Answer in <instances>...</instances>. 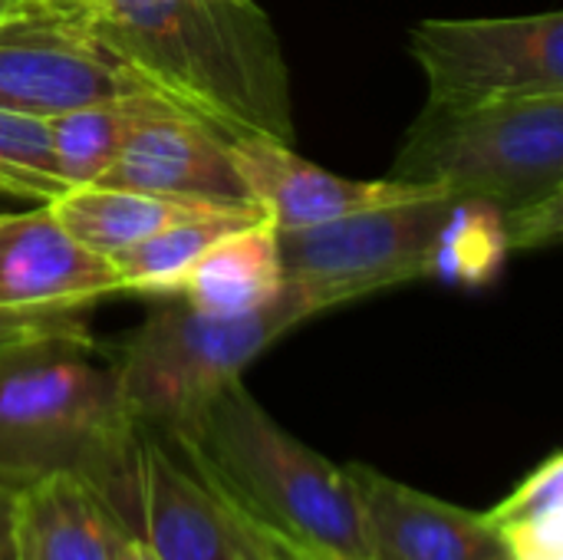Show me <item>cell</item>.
<instances>
[{
  "label": "cell",
  "mask_w": 563,
  "mask_h": 560,
  "mask_svg": "<svg viewBox=\"0 0 563 560\" xmlns=\"http://www.w3.org/2000/svg\"><path fill=\"white\" fill-rule=\"evenodd\" d=\"M99 185L185 201L254 205L234 165L231 139L181 109L145 119Z\"/></svg>",
  "instance_id": "cell-13"
},
{
  "label": "cell",
  "mask_w": 563,
  "mask_h": 560,
  "mask_svg": "<svg viewBox=\"0 0 563 560\" xmlns=\"http://www.w3.org/2000/svg\"><path fill=\"white\" fill-rule=\"evenodd\" d=\"M135 432L112 353H102L92 333L0 350V479L23 488L53 472H76L99 488Z\"/></svg>",
  "instance_id": "cell-3"
},
{
  "label": "cell",
  "mask_w": 563,
  "mask_h": 560,
  "mask_svg": "<svg viewBox=\"0 0 563 560\" xmlns=\"http://www.w3.org/2000/svg\"><path fill=\"white\" fill-rule=\"evenodd\" d=\"M284 560H290V558H287V554H284Z\"/></svg>",
  "instance_id": "cell-27"
},
{
  "label": "cell",
  "mask_w": 563,
  "mask_h": 560,
  "mask_svg": "<svg viewBox=\"0 0 563 560\" xmlns=\"http://www.w3.org/2000/svg\"><path fill=\"white\" fill-rule=\"evenodd\" d=\"M10 205H13V198H7V195L0 191V215H3V211H10Z\"/></svg>",
  "instance_id": "cell-26"
},
{
  "label": "cell",
  "mask_w": 563,
  "mask_h": 560,
  "mask_svg": "<svg viewBox=\"0 0 563 560\" xmlns=\"http://www.w3.org/2000/svg\"><path fill=\"white\" fill-rule=\"evenodd\" d=\"M69 185L49 145V116L0 109V191L23 205H53Z\"/></svg>",
  "instance_id": "cell-21"
},
{
  "label": "cell",
  "mask_w": 563,
  "mask_h": 560,
  "mask_svg": "<svg viewBox=\"0 0 563 560\" xmlns=\"http://www.w3.org/2000/svg\"><path fill=\"white\" fill-rule=\"evenodd\" d=\"M112 560H162L145 541H139V538H129L122 548H119V554Z\"/></svg>",
  "instance_id": "cell-24"
},
{
  "label": "cell",
  "mask_w": 563,
  "mask_h": 560,
  "mask_svg": "<svg viewBox=\"0 0 563 560\" xmlns=\"http://www.w3.org/2000/svg\"><path fill=\"white\" fill-rule=\"evenodd\" d=\"M168 109L178 106H172L152 89H135L49 116V145L59 178L69 188L102 182V175L112 168L129 135L145 119L162 116Z\"/></svg>",
  "instance_id": "cell-17"
},
{
  "label": "cell",
  "mask_w": 563,
  "mask_h": 560,
  "mask_svg": "<svg viewBox=\"0 0 563 560\" xmlns=\"http://www.w3.org/2000/svg\"><path fill=\"white\" fill-rule=\"evenodd\" d=\"M66 333H92L86 323V310H0V350Z\"/></svg>",
  "instance_id": "cell-22"
},
{
  "label": "cell",
  "mask_w": 563,
  "mask_h": 560,
  "mask_svg": "<svg viewBox=\"0 0 563 560\" xmlns=\"http://www.w3.org/2000/svg\"><path fill=\"white\" fill-rule=\"evenodd\" d=\"M145 89L119 59L59 20L46 0L0 20V109L56 116Z\"/></svg>",
  "instance_id": "cell-9"
},
{
  "label": "cell",
  "mask_w": 563,
  "mask_h": 560,
  "mask_svg": "<svg viewBox=\"0 0 563 560\" xmlns=\"http://www.w3.org/2000/svg\"><path fill=\"white\" fill-rule=\"evenodd\" d=\"M267 218L257 205H228L211 215L172 224L119 254L109 257L122 294H142V297H172L188 267L228 231L244 228L251 221Z\"/></svg>",
  "instance_id": "cell-18"
},
{
  "label": "cell",
  "mask_w": 563,
  "mask_h": 560,
  "mask_svg": "<svg viewBox=\"0 0 563 560\" xmlns=\"http://www.w3.org/2000/svg\"><path fill=\"white\" fill-rule=\"evenodd\" d=\"M129 538V528L86 475L53 472L16 492V560H112Z\"/></svg>",
  "instance_id": "cell-14"
},
{
  "label": "cell",
  "mask_w": 563,
  "mask_h": 560,
  "mask_svg": "<svg viewBox=\"0 0 563 560\" xmlns=\"http://www.w3.org/2000/svg\"><path fill=\"white\" fill-rule=\"evenodd\" d=\"M389 178L488 201L501 218L558 201L563 198V96L465 109L426 102Z\"/></svg>",
  "instance_id": "cell-5"
},
{
  "label": "cell",
  "mask_w": 563,
  "mask_h": 560,
  "mask_svg": "<svg viewBox=\"0 0 563 560\" xmlns=\"http://www.w3.org/2000/svg\"><path fill=\"white\" fill-rule=\"evenodd\" d=\"M36 0H0V20L7 17H16V13H26Z\"/></svg>",
  "instance_id": "cell-25"
},
{
  "label": "cell",
  "mask_w": 563,
  "mask_h": 560,
  "mask_svg": "<svg viewBox=\"0 0 563 560\" xmlns=\"http://www.w3.org/2000/svg\"><path fill=\"white\" fill-rule=\"evenodd\" d=\"M455 201L432 191L323 224L277 231L284 277L313 284L330 310L432 277L439 234Z\"/></svg>",
  "instance_id": "cell-6"
},
{
  "label": "cell",
  "mask_w": 563,
  "mask_h": 560,
  "mask_svg": "<svg viewBox=\"0 0 563 560\" xmlns=\"http://www.w3.org/2000/svg\"><path fill=\"white\" fill-rule=\"evenodd\" d=\"M231 155L251 201L267 215L277 231H297L353 211L432 195V188L406 185L396 178L366 182L333 175L317 162L297 155L290 142H277L267 135L231 139Z\"/></svg>",
  "instance_id": "cell-11"
},
{
  "label": "cell",
  "mask_w": 563,
  "mask_h": 560,
  "mask_svg": "<svg viewBox=\"0 0 563 560\" xmlns=\"http://www.w3.org/2000/svg\"><path fill=\"white\" fill-rule=\"evenodd\" d=\"M290 560H300V558H290Z\"/></svg>",
  "instance_id": "cell-28"
},
{
  "label": "cell",
  "mask_w": 563,
  "mask_h": 560,
  "mask_svg": "<svg viewBox=\"0 0 563 560\" xmlns=\"http://www.w3.org/2000/svg\"><path fill=\"white\" fill-rule=\"evenodd\" d=\"M16 492L20 485L0 479V560L13 558V508H16Z\"/></svg>",
  "instance_id": "cell-23"
},
{
  "label": "cell",
  "mask_w": 563,
  "mask_h": 560,
  "mask_svg": "<svg viewBox=\"0 0 563 560\" xmlns=\"http://www.w3.org/2000/svg\"><path fill=\"white\" fill-rule=\"evenodd\" d=\"M165 442L251 531L287 558L366 560L350 465L330 462L287 432L244 380Z\"/></svg>",
  "instance_id": "cell-2"
},
{
  "label": "cell",
  "mask_w": 563,
  "mask_h": 560,
  "mask_svg": "<svg viewBox=\"0 0 563 560\" xmlns=\"http://www.w3.org/2000/svg\"><path fill=\"white\" fill-rule=\"evenodd\" d=\"M145 89L224 139L294 142L290 73L254 0H46Z\"/></svg>",
  "instance_id": "cell-1"
},
{
  "label": "cell",
  "mask_w": 563,
  "mask_h": 560,
  "mask_svg": "<svg viewBox=\"0 0 563 560\" xmlns=\"http://www.w3.org/2000/svg\"><path fill=\"white\" fill-rule=\"evenodd\" d=\"M99 492L162 560H284L155 432H135Z\"/></svg>",
  "instance_id": "cell-8"
},
{
  "label": "cell",
  "mask_w": 563,
  "mask_h": 560,
  "mask_svg": "<svg viewBox=\"0 0 563 560\" xmlns=\"http://www.w3.org/2000/svg\"><path fill=\"white\" fill-rule=\"evenodd\" d=\"M323 310L330 304L307 281H284L271 304L238 317H211L165 297L112 353L132 422L162 439L181 432L267 347Z\"/></svg>",
  "instance_id": "cell-4"
},
{
  "label": "cell",
  "mask_w": 563,
  "mask_h": 560,
  "mask_svg": "<svg viewBox=\"0 0 563 560\" xmlns=\"http://www.w3.org/2000/svg\"><path fill=\"white\" fill-rule=\"evenodd\" d=\"M112 294H122L112 264L46 205L0 215V310H86Z\"/></svg>",
  "instance_id": "cell-12"
},
{
  "label": "cell",
  "mask_w": 563,
  "mask_h": 560,
  "mask_svg": "<svg viewBox=\"0 0 563 560\" xmlns=\"http://www.w3.org/2000/svg\"><path fill=\"white\" fill-rule=\"evenodd\" d=\"M508 251L501 211L478 198H459L439 234L432 274L452 284H485L498 274Z\"/></svg>",
  "instance_id": "cell-20"
},
{
  "label": "cell",
  "mask_w": 563,
  "mask_h": 560,
  "mask_svg": "<svg viewBox=\"0 0 563 560\" xmlns=\"http://www.w3.org/2000/svg\"><path fill=\"white\" fill-rule=\"evenodd\" d=\"M409 56L426 76L429 106L563 96V13L422 20L409 33Z\"/></svg>",
  "instance_id": "cell-7"
},
{
  "label": "cell",
  "mask_w": 563,
  "mask_h": 560,
  "mask_svg": "<svg viewBox=\"0 0 563 560\" xmlns=\"http://www.w3.org/2000/svg\"><path fill=\"white\" fill-rule=\"evenodd\" d=\"M277 228L261 218L218 238L181 277L172 297L211 317L261 310L284 290Z\"/></svg>",
  "instance_id": "cell-15"
},
{
  "label": "cell",
  "mask_w": 563,
  "mask_h": 560,
  "mask_svg": "<svg viewBox=\"0 0 563 560\" xmlns=\"http://www.w3.org/2000/svg\"><path fill=\"white\" fill-rule=\"evenodd\" d=\"M350 472L366 560H505L485 512L432 498L360 462Z\"/></svg>",
  "instance_id": "cell-10"
},
{
  "label": "cell",
  "mask_w": 563,
  "mask_h": 560,
  "mask_svg": "<svg viewBox=\"0 0 563 560\" xmlns=\"http://www.w3.org/2000/svg\"><path fill=\"white\" fill-rule=\"evenodd\" d=\"M563 462L544 459L501 505L488 515L505 560H563Z\"/></svg>",
  "instance_id": "cell-19"
},
{
  "label": "cell",
  "mask_w": 563,
  "mask_h": 560,
  "mask_svg": "<svg viewBox=\"0 0 563 560\" xmlns=\"http://www.w3.org/2000/svg\"><path fill=\"white\" fill-rule=\"evenodd\" d=\"M56 221L92 254L112 257L172 224L211 215L218 201H185V198H168V195H152V191H132V188H115V185H76L66 188L53 205H46Z\"/></svg>",
  "instance_id": "cell-16"
}]
</instances>
